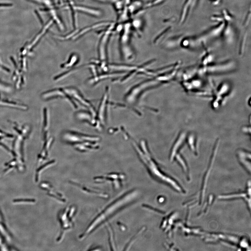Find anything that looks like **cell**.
I'll return each mask as SVG.
<instances>
[{"instance_id":"obj_7","label":"cell","mask_w":251,"mask_h":251,"mask_svg":"<svg viewBox=\"0 0 251 251\" xmlns=\"http://www.w3.org/2000/svg\"><path fill=\"white\" fill-rule=\"evenodd\" d=\"M74 8L77 10L83 11V12L92 14V15H99L100 14V13L98 11L84 7H82L77 6L75 7Z\"/></svg>"},{"instance_id":"obj_8","label":"cell","mask_w":251,"mask_h":251,"mask_svg":"<svg viewBox=\"0 0 251 251\" xmlns=\"http://www.w3.org/2000/svg\"><path fill=\"white\" fill-rule=\"evenodd\" d=\"M99 1H103V2H104V1H106V0H99Z\"/></svg>"},{"instance_id":"obj_6","label":"cell","mask_w":251,"mask_h":251,"mask_svg":"<svg viewBox=\"0 0 251 251\" xmlns=\"http://www.w3.org/2000/svg\"><path fill=\"white\" fill-rule=\"evenodd\" d=\"M238 154L239 158L241 163L247 169L248 168H250V154L244 151H240Z\"/></svg>"},{"instance_id":"obj_2","label":"cell","mask_w":251,"mask_h":251,"mask_svg":"<svg viewBox=\"0 0 251 251\" xmlns=\"http://www.w3.org/2000/svg\"><path fill=\"white\" fill-rule=\"evenodd\" d=\"M77 212L74 205L66 207L58 212L57 219L60 226V230L56 239L57 242L62 241L65 234L74 227V220Z\"/></svg>"},{"instance_id":"obj_5","label":"cell","mask_w":251,"mask_h":251,"mask_svg":"<svg viewBox=\"0 0 251 251\" xmlns=\"http://www.w3.org/2000/svg\"><path fill=\"white\" fill-rule=\"evenodd\" d=\"M71 184L80 189L83 192L89 194L96 196L98 197L102 198H106L107 197L106 194L101 192L97 189L84 186V185L76 183L75 182H72Z\"/></svg>"},{"instance_id":"obj_4","label":"cell","mask_w":251,"mask_h":251,"mask_svg":"<svg viewBox=\"0 0 251 251\" xmlns=\"http://www.w3.org/2000/svg\"><path fill=\"white\" fill-rule=\"evenodd\" d=\"M42 187L47 191V195L59 202L65 203L67 200L62 194L57 191L52 185L49 183L43 184Z\"/></svg>"},{"instance_id":"obj_1","label":"cell","mask_w":251,"mask_h":251,"mask_svg":"<svg viewBox=\"0 0 251 251\" xmlns=\"http://www.w3.org/2000/svg\"><path fill=\"white\" fill-rule=\"evenodd\" d=\"M138 196L137 191H131L111 203L97 214L84 231L80 235L79 239L83 240L90 236L118 211L133 202Z\"/></svg>"},{"instance_id":"obj_3","label":"cell","mask_w":251,"mask_h":251,"mask_svg":"<svg viewBox=\"0 0 251 251\" xmlns=\"http://www.w3.org/2000/svg\"><path fill=\"white\" fill-rule=\"evenodd\" d=\"M139 153H140V155L141 158H143L144 162L146 164L148 170L151 173V174L159 181L162 182L172 187L176 190L180 191H181L179 186L174 180L171 178L166 175L160 169L158 166L156 165L154 161L152 160V158L148 154V152L145 153L144 152H141L139 149H138Z\"/></svg>"}]
</instances>
